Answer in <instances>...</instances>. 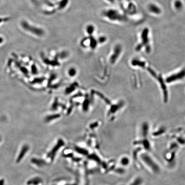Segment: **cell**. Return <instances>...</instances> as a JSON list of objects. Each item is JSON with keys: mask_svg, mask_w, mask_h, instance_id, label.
I'll use <instances>...</instances> for the list:
<instances>
[{"mask_svg": "<svg viewBox=\"0 0 185 185\" xmlns=\"http://www.w3.org/2000/svg\"><path fill=\"white\" fill-rule=\"evenodd\" d=\"M95 28L93 25H88L86 28V33L88 35L93 34L95 32Z\"/></svg>", "mask_w": 185, "mask_h": 185, "instance_id": "obj_2", "label": "cell"}, {"mask_svg": "<svg viewBox=\"0 0 185 185\" xmlns=\"http://www.w3.org/2000/svg\"><path fill=\"white\" fill-rule=\"evenodd\" d=\"M185 77V68L179 72L176 73L172 75V76H169L167 78L168 83H171L172 82H174L180 80L182 79Z\"/></svg>", "mask_w": 185, "mask_h": 185, "instance_id": "obj_1", "label": "cell"}]
</instances>
